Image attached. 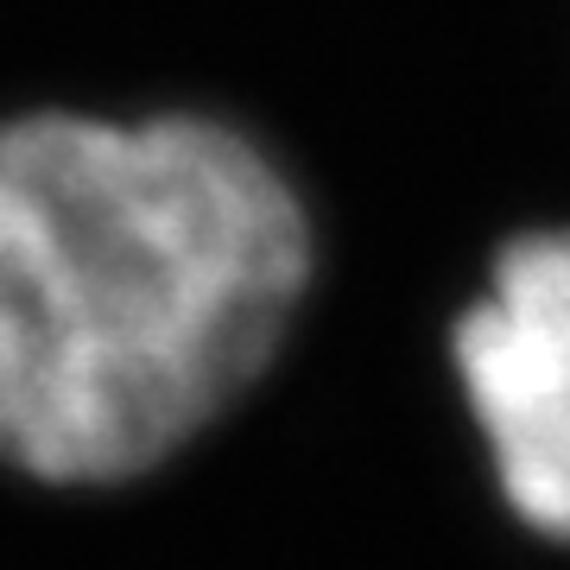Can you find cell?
Wrapping results in <instances>:
<instances>
[{
  "label": "cell",
  "instance_id": "2",
  "mask_svg": "<svg viewBox=\"0 0 570 570\" xmlns=\"http://www.w3.org/2000/svg\"><path fill=\"white\" fill-rule=\"evenodd\" d=\"M450 362L513 520L570 546V228L494 254L489 292L450 330Z\"/></svg>",
  "mask_w": 570,
  "mask_h": 570
},
{
  "label": "cell",
  "instance_id": "1",
  "mask_svg": "<svg viewBox=\"0 0 570 570\" xmlns=\"http://www.w3.org/2000/svg\"><path fill=\"white\" fill-rule=\"evenodd\" d=\"M311 216L209 115L0 121V463L127 482L190 444L279 355Z\"/></svg>",
  "mask_w": 570,
  "mask_h": 570
}]
</instances>
